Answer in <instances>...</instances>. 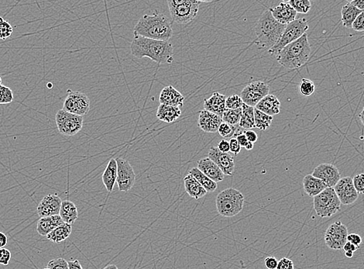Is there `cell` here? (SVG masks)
I'll return each mask as SVG.
<instances>
[{
  "mask_svg": "<svg viewBox=\"0 0 364 269\" xmlns=\"http://www.w3.org/2000/svg\"><path fill=\"white\" fill-rule=\"evenodd\" d=\"M131 50L137 59L149 58L159 64H171L174 61V47L169 41L134 36Z\"/></svg>",
  "mask_w": 364,
  "mask_h": 269,
  "instance_id": "1",
  "label": "cell"
},
{
  "mask_svg": "<svg viewBox=\"0 0 364 269\" xmlns=\"http://www.w3.org/2000/svg\"><path fill=\"white\" fill-rule=\"evenodd\" d=\"M134 36L168 41L173 36L171 22L167 16L155 10L151 15L145 14L139 20L134 27Z\"/></svg>",
  "mask_w": 364,
  "mask_h": 269,
  "instance_id": "2",
  "label": "cell"
},
{
  "mask_svg": "<svg viewBox=\"0 0 364 269\" xmlns=\"http://www.w3.org/2000/svg\"><path fill=\"white\" fill-rule=\"evenodd\" d=\"M286 26L277 22L269 10H266L256 24V44L260 48L271 49L281 38Z\"/></svg>",
  "mask_w": 364,
  "mask_h": 269,
  "instance_id": "3",
  "label": "cell"
},
{
  "mask_svg": "<svg viewBox=\"0 0 364 269\" xmlns=\"http://www.w3.org/2000/svg\"><path fill=\"white\" fill-rule=\"evenodd\" d=\"M310 53L311 47L306 33L298 40L285 46L276 56V59L286 69H298L309 61Z\"/></svg>",
  "mask_w": 364,
  "mask_h": 269,
  "instance_id": "4",
  "label": "cell"
},
{
  "mask_svg": "<svg viewBox=\"0 0 364 269\" xmlns=\"http://www.w3.org/2000/svg\"><path fill=\"white\" fill-rule=\"evenodd\" d=\"M244 196L237 189L228 188L216 196L218 212L225 218H232L239 214L244 208Z\"/></svg>",
  "mask_w": 364,
  "mask_h": 269,
  "instance_id": "5",
  "label": "cell"
},
{
  "mask_svg": "<svg viewBox=\"0 0 364 269\" xmlns=\"http://www.w3.org/2000/svg\"><path fill=\"white\" fill-rule=\"evenodd\" d=\"M202 1L196 0H169V11L174 22L179 24H190L196 18Z\"/></svg>",
  "mask_w": 364,
  "mask_h": 269,
  "instance_id": "6",
  "label": "cell"
},
{
  "mask_svg": "<svg viewBox=\"0 0 364 269\" xmlns=\"http://www.w3.org/2000/svg\"><path fill=\"white\" fill-rule=\"evenodd\" d=\"M341 205L333 188H326L313 199L315 211L322 218H330L337 213L340 211Z\"/></svg>",
  "mask_w": 364,
  "mask_h": 269,
  "instance_id": "7",
  "label": "cell"
},
{
  "mask_svg": "<svg viewBox=\"0 0 364 269\" xmlns=\"http://www.w3.org/2000/svg\"><path fill=\"white\" fill-rule=\"evenodd\" d=\"M309 30V24L306 19L300 18L294 20L286 26L281 38L277 44L268 50L271 56H277L287 44L298 40Z\"/></svg>",
  "mask_w": 364,
  "mask_h": 269,
  "instance_id": "8",
  "label": "cell"
},
{
  "mask_svg": "<svg viewBox=\"0 0 364 269\" xmlns=\"http://www.w3.org/2000/svg\"><path fill=\"white\" fill-rule=\"evenodd\" d=\"M55 121L60 134L72 137L82 131L84 118L82 116L71 114L62 109L56 114Z\"/></svg>",
  "mask_w": 364,
  "mask_h": 269,
  "instance_id": "9",
  "label": "cell"
},
{
  "mask_svg": "<svg viewBox=\"0 0 364 269\" xmlns=\"http://www.w3.org/2000/svg\"><path fill=\"white\" fill-rule=\"evenodd\" d=\"M67 92V97L64 102V111L82 117L88 114L90 111V99L88 95L80 92H73L71 89Z\"/></svg>",
  "mask_w": 364,
  "mask_h": 269,
  "instance_id": "10",
  "label": "cell"
},
{
  "mask_svg": "<svg viewBox=\"0 0 364 269\" xmlns=\"http://www.w3.org/2000/svg\"><path fill=\"white\" fill-rule=\"evenodd\" d=\"M269 92V85L262 81H255L242 89L240 97L246 105L255 107Z\"/></svg>",
  "mask_w": 364,
  "mask_h": 269,
  "instance_id": "11",
  "label": "cell"
},
{
  "mask_svg": "<svg viewBox=\"0 0 364 269\" xmlns=\"http://www.w3.org/2000/svg\"><path fill=\"white\" fill-rule=\"evenodd\" d=\"M117 179L118 189L120 192H129L135 184L136 174L128 160L117 157Z\"/></svg>",
  "mask_w": 364,
  "mask_h": 269,
  "instance_id": "12",
  "label": "cell"
},
{
  "mask_svg": "<svg viewBox=\"0 0 364 269\" xmlns=\"http://www.w3.org/2000/svg\"><path fill=\"white\" fill-rule=\"evenodd\" d=\"M348 229L340 221L331 224L325 234L326 245L333 250H341L347 242Z\"/></svg>",
  "mask_w": 364,
  "mask_h": 269,
  "instance_id": "13",
  "label": "cell"
},
{
  "mask_svg": "<svg viewBox=\"0 0 364 269\" xmlns=\"http://www.w3.org/2000/svg\"><path fill=\"white\" fill-rule=\"evenodd\" d=\"M333 189L342 205L348 206L357 200L359 194L355 189L352 178H342Z\"/></svg>",
  "mask_w": 364,
  "mask_h": 269,
  "instance_id": "14",
  "label": "cell"
},
{
  "mask_svg": "<svg viewBox=\"0 0 364 269\" xmlns=\"http://www.w3.org/2000/svg\"><path fill=\"white\" fill-rule=\"evenodd\" d=\"M313 176L323 181L327 188H334L341 179L338 168L327 163L318 166L313 171Z\"/></svg>",
  "mask_w": 364,
  "mask_h": 269,
  "instance_id": "15",
  "label": "cell"
},
{
  "mask_svg": "<svg viewBox=\"0 0 364 269\" xmlns=\"http://www.w3.org/2000/svg\"><path fill=\"white\" fill-rule=\"evenodd\" d=\"M62 199L55 194H49L40 201L37 208V212L40 218L59 215Z\"/></svg>",
  "mask_w": 364,
  "mask_h": 269,
  "instance_id": "16",
  "label": "cell"
},
{
  "mask_svg": "<svg viewBox=\"0 0 364 269\" xmlns=\"http://www.w3.org/2000/svg\"><path fill=\"white\" fill-rule=\"evenodd\" d=\"M208 157L216 163L225 176H232L235 169L234 158L229 153H222L216 147L209 150Z\"/></svg>",
  "mask_w": 364,
  "mask_h": 269,
  "instance_id": "17",
  "label": "cell"
},
{
  "mask_svg": "<svg viewBox=\"0 0 364 269\" xmlns=\"http://www.w3.org/2000/svg\"><path fill=\"white\" fill-rule=\"evenodd\" d=\"M269 10L277 22L284 25L293 22L297 17V12L287 2L281 3L279 5L269 9Z\"/></svg>",
  "mask_w": 364,
  "mask_h": 269,
  "instance_id": "18",
  "label": "cell"
},
{
  "mask_svg": "<svg viewBox=\"0 0 364 269\" xmlns=\"http://www.w3.org/2000/svg\"><path fill=\"white\" fill-rule=\"evenodd\" d=\"M223 122L222 117L216 114H212L209 111H200L199 114V128L202 131L206 133H216L218 132L219 126Z\"/></svg>",
  "mask_w": 364,
  "mask_h": 269,
  "instance_id": "19",
  "label": "cell"
},
{
  "mask_svg": "<svg viewBox=\"0 0 364 269\" xmlns=\"http://www.w3.org/2000/svg\"><path fill=\"white\" fill-rule=\"evenodd\" d=\"M197 168L205 176L216 183L222 182L225 178V175L219 166L209 157L199 160Z\"/></svg>",
  "mask_w": 364,
  "mask_h": 269,
  "instance_id": "20",
  "label": "cell"
},
{
  "mask_svg": "<svg viewBox=\"0 0 364 269\" xmlns=\"http://www.w3.org/2000/svg\"><path fill=\"white\" fill-rule=\"evenodd\" d=\"M185 97L180 92L169 85L160 92L159 102L163 105H172V106H183Z\"/></svg>",
  "mask_w": 364,
  "mask_h": 269,
  "instance_id": "21",
  "label": "cell"
},
{
  "mask_svg": "<svg viewBox=\"0 0 364 269\" xmlns=\"http://www.w3.org/2000/svg\"><path fill=\"white\" fill-rule=\"evenodd\" d=\"M226 95L214 92L209 99H205L204 110L222 117L226 111Z\"/></svg>",
  "mask_w": 364,
  "mask_h": 269,
  "instance_id": "22",
  "label": "cell"
},
{
  "mask_svg": "<svg viewBox=\"0 0 364 269\" xmlns=\"http://www.w3.org/2000/svg\"><path fill=\"white\" fill-rule=\"evenodd\" d=\"M255 109L261 111L267 115L273 117L279 114L281 111V102L275 95L268 94L258 102V105L255 106Z\"/></svg>",
  "mask_w": 364,
  "mask_h": 269,
  "instance_id": "23",
  "label": "cell"
},
{
  "mask_svg": "<svg viewBox=\"0 0 364 269\" xmlns=\"http://www.w3.org/2000/svg\"><path fill=\"white\" fill-rule=\"evenodd\" d=\"M302 183L305 192L310 197L314 198L327 188L323 181L314 177L313 175H307L305 176Z\"/></svg>",
  "mask_w": 364,
  "mask_h": 269,
  "instance_id": "24",
  "label": "cell"
},
{
  "mask_svg": "<svg viewBox=\"0 0 364 269\" xmlns=\"http://www.w3.org/2000/svg\"><path fill=\"white\" fill-rule=\"evenodd\" d=\"M184 185L186 192L193 199H201L208 193L207 191L202 187L197 179L190 173L185 177Z\"/></svg>",
  "mask_w": 364,
  "mask_h": 269,
  "instance_id": "25",
  "label": "cell"
},
{
  "mask_svg": "<svg viewBox=\"0 0 364 269\" xmlns=\"http://www.w3.org/2000/svg\"><path fill=\"white\" fill-rule=\"evenodd\" d=\"M64 224L59 215L40 218L37 225V231L40 236L47 237L53 230Z\"/></svg>",
  "mask_w": 364,
  "mask_h": 269,
  "instance_id": "26",
  "label": "cell"
},
{
  "mask_svg": "<svg viewBox=\"0 0 364 269\" xmlns=\"http://www.w3.org/2000/svg\"><path fill=\"white\" fill-rule=\"evenodd\" d=\"M181 115L180 107L160 104L157 111V117L163 122L173 123Z\"/></svg>",
  "mask_w": 364,
  "mask_h": 269,
  "instance_id": "27",
  "label": "cell"
},
{
  "mask_svg": "<svg viewBox=\"0 0 364 269\" xmlns=\"http://www.w3.org/2000/svg\"><path fill=\"white\" fill-rule=\"evenodd\" d=\"M102 179L106 190L112 192L117 179V163L115 159H110L102 174Z\"/></svg>",
  "mask_w": 364,
  "mask_h": 269,
  "instance_id": "28",
  "label": "cell"
},
{
  "mask_svg": "<svg viewBox=\"0 0 364 269\" xmlns=\"http://www.w3.org/2000/svg\"><path fill=\"white\" fill-rule=\"evenodd\" d=\"M59 216L66 224H71V225L75 224L79 218V212H78L77 207L75 203H73L72 201H62Z\"/></svg>",
  "mask_w": 364,
  "mask_h": 269,
  "instance_id": "29",
  "label": "cell"
},
{
  "mask_svg": "<svg viewBox=\"0 0 364 269\" xmlns=\"http://www.w3.org/2000/svg\"><path fill=\"white\" fill-rule=\"evenodd\" d=\"M362 12V11L358 10L348 2L346 5L342 7V11H341L342 25L346 28H352V24L354 22L356 17Z\"/></svg>",
  "mask_w": 364,
  "mask_h": 269,
  "instance_id": "30",
  "label": "cell"
},
{
  "mask_svg": "<svg viewBox=\"0 0 364 269\" xmlns=\"http://www.w3.org/2000/svg\"><path fill=\"white\" fill-rule=\"evenodd\" d=\"M72 227L71 224L64 223L58 228L53 230L51 233L47 236V239L54 244H59L62 241H66L70 237L72 234Z\"/></svg>",
  "mask_w": 364,
  "mask_h": 269,
  "instance_id": "31",
  "label": "cell"
},
{
  "mask_svg": "<svg viewBox=\"0 0 364 269\" xmlns=\"http://www.w3.org/2000/svg\"><path fill=\"white\" fill-rule=\"evenodd\" d=\"M254 110L255 107L244 104L242 107V116L239 126L242 128L247 130H251L255 128V121H254Z\"/></svg>",
  "mask_w": 364,
  "mask_h": 269,
  "instance_id": "32",
  "label": "cell"
},
{
  "mask_svg": "<svg viewBox=\"0 0 364 269\" xmlns=\"http://www.w3.org/2000/svg\"><path fill=\"white\" fill-rule=\"evenodd\" d=\"M189 173L197 179L198 182L207 191V192H215L217 189V183L205 176L198 168H193Z\"/></svg>",
  "mask_w": 364,
  "mask_h": 269,
  "instance_id": "33",
  "label": "cell"
},
{
  "mask_svg": "<svg viewBox=\"0 0 364 269\" xmlns=\"http://www.w3.org/2000/svg\"><path fill=\"white\" fill-rule=\"evenodd\" d=\"M254 121H255L256 128L261 131H266L271 127L272 124L273 117L267 115L258 110H254Z\"/></svg>",
  "mask_w": 364,
  "mask_h": 269,
  "instance_id": "34",
  "label": "cell"
},
{
  "mask_svg": "<svg viewBox=\"0 0 364 269\" xmlns=\"http://www.w3.org/2000/svg\"><path fill=\"white\" fill-rule=\"evenodd\" d=\"M241 116H242V108L238 110H227L222 114V119L224 123L229 125L235 126L239 124Z\"/></svg>",
  "mask_w": 364,
  "mask_h": 269,
  "instance_id": "35",
  "label": "cell"
},
{
  "mask_svg": "<svg viewBox=\"0 0 364 269\" xmlns=\"http://www.w3.org/2000/svg\"><path fill=\"white\" fill-rule=\"evenodd\" d=\"M288 3L296 12L306 14L312 8V3L309 0H291Z\"/></svg>",
  "mask_w": 364,
  "mask_h": 269,
  "instance_id": "36",
  "label": "cell"
},
{
  "mask_svg": "<svg viewBox=\"0 0 364 269\" xmlns=\"http://www.w3.org/2000/svg\"><path fill=\"white\" fill-rule=\"evenodd\" d=\"M316 90V86L311 80L308 79H301L299 84V92L304 96H309L313 95Z\"/></svg>",
  "mask_w": 364,
  "mask_h": 269,
  "instance_id": "37",
  "label": "cell"
},
{
  "mask_svg": "<svg viewBox=\"0 0 364 269\" xmlns=\"http://www.w3.org/2000/svg\"><path fill=\"white\" fill-rule=\"evenodd\" d=\"M14 32L12 25L6 21L3 17H0V39L1 40H7L9 37H11Z\"/></svg>",
  "mask_w": 364,
  "mask_h": 269,
  "instance_id": "38",
  "label": "cell"
},
{
  "mask_svg": "<svg viewBox=\"0 0 364 269\" xmlns=\"http://www.w3.org/2000/svg\"><path fill=\"white\" fill-rule=\"evenodd\" d=\"M244 102L241 99L240 95H233L226 97V108L227 110L241 109Z\"/></svg>",
  "mask_w": 364,
  "mask_h": 269,
  "instance_id": "39",
  "label": "cell"
},
{
  "mask_svg": "<svg viewBox=\"0 0 364 269\" xmlns=\"http://www.w3.org/2000/svg\"><path fill=\"white\" fill-rule=\"evenodd\" d=\"M14 101L13 91L5 85H0V104H8Z\"/></svg>",
  "mask_w": 364,
  "mask_h": 269,
  "instance_id": "40",
  "label": "cell"
},
{
  "mask_svg": "<svg viewBox=\"0 0 364 269\" xmlns=\"http://www.w3.org/2000/svg\"><path fill=\"white\" fill-rule=\"evenodd\" d=\"M235 131H236V128L235 126L229 125L224 122L221 124L219 130H218L219 135L224 138H229V137H232L235 134Z\"/></svg>",
  "mask_w": 364,
  "mask_h": 269,
  "instance_id": "41",
  "label": "cell"
},
{
  "mask_svg": "<svg viewBox=\"0 0 364 269\" xmlns=\"http://www.w3.org/2000/svg\"><path fill=\"white\" fill-rule=\"evenodd\" d=\"M47 267L50 269H69V263L62 257L49 261Z\"/></svg>",
  "mask_w": 364,
  "mask_h": 269,
  "instance_id": "42",
  "label": "cell"
},
{
  "mask_svg": "<svg viewBox=\"0 0 364 269\" xmlns=\"http://www.w3.org/2000/svg\"><path fill=\"white\" fill-rule=\"evenodd\" d=\"M352 182L358 194H364V174L356 175Z\"/></svg>",
  "mask_w": 364,
  "mask_h": 269,
  "instance_id": "43",
  "label": "cell"
},
{
  "mask_svg": "<svg viewBox=\"0 0 364 269\" xmlns=\"http://www.w3.org/2000/svg\"><path fill=\"white\" fill-rule=\"evenodd\" d=\"M11 252L7 248H0V264L7 266L11 260Z\"/></svg>",
  "mask_w": 364,
  "mask_h": 269,
  "instance_id": "44",
  "label": "cell"
},
{
  "mask_svg": "<svg viewBox=\"0 0 364 269\" xmlns=\"http://www.w3.org/2000/svg\"><path fill=\"white\" fill-rule=\"evenodd\" d=\"M352 28L356 32L364 31V12L361 13L354 22L352 24Z\"/></svg>",
  "mask_w": 364,
  "mask_h": 269,
  "instance_id": "45",
  "label": "cell"
},
{
  "mask_svg": "<svg viewBox=\"0 0 364 269\" xmlns=\"http://www.w3.org/2000/svg\"><path fill=\"white\" fill-rule=\"evenodd\" d=\"M276 269H294V263L287 257H282L278 261Z\"/></svg>",
  "mask_w": 364,
  "mask_h": 269,
  "instance_id": "46",
  "label": "cell"
},
{
  "mask_svg": "<svg viewBox=\"0 0 364 269\" xmlns=\"http://www.w3.org/2000/svg\"><path fill=\"white\" fill-rule=\"evenodd\" d=\"M229 143V151H230L231 153H232L234 155H238V154H239V152H240L241 148H242V147H241L240 145H239L236 138H231Z\"/></svg>",
  "mask_w": 364,
  "mask_h": 269,
  "instance_id": "47",
  "label": "cell"
},
{
  "mask_svg": "<svg viewBox=\"0 0 364 269\" xmlns=\"http://www.w3.org/2000/svg\"><path fill=\"white\" fill-rule=\"evenodd\" d=\"M347 241L350 242L351 244H354L358 248H359V246L362 244V238L359 234H348L347 236Z\"/></svg>",
  "mask_w": 364,
  "mask_h": 269,
  "instance_id": "48",
  "label": "cell"
},
{
  "mask_svg": "<svg viewBox=\"0 0 364 269\" xmlns=\"http://www.w3.org/2000/svg\"><path fill=\"white\" fill-rule=\"evenodd\" d=\"M277 263H278V260L274 257H267L264 261V264L267 269L277 268Z\"/></svg>",
  "mask_w": 364,
  "mask_h": 269,
  "instance_id": "49",
  "label": "cell"
},
{
  "mask_svg": "<svg viewBox=\"0 0 364 269\" xmlns=\"http://www.w3.org/2000/svg\"><path fill=\"white\" fill-rule=\"evenodd\" d=\"M235 134L236 135V140H237L238 143H239L240 147L246 148V147L248 145L250 142L248 141V138L246 137L245 134L240 132H239V134Z\"/></svg>",
  "mask_w": 364,
  "mask_h": 269,
  "instance_id": "50",
  "label": "cell"
},
{
  "mask_svg": "<svg viewBox=\"0 0 364 269\" xmlns=\"http://www.w3.org/2000/svg\"><path fill=\"white\" fill-rule=\"evenodd\" d=\"M244 134H245V136L247 137V138H248L249 142L254 144V143L258 141V134H256L254 131H251V130H247V131H245V133H244Z\"/></svg>",
  "mask_w": 364,
  "mask_h": 269,
  "instance_id": "51",
  "label": "cell"
},
{
  "mask_svg": "<svg viewBox=\"0 0 364 269\" xmlns=\"http://www.w3.org/2000/svg\"><path fill=\"white\" fill-rule=\"evenodd\" d=\"M217 148L219 151L222 153H228L229 151V143L226 140H222L219 142L217 145Z\"/></svg>",
  "mask_w": 364,
  "mask_h": 269,
  "instance_id": "52",
  "label": "cell"
},
{
  "mask_svg": "<svg viewBox=\"0 0 364 269\" xmlns=\"http://www.w3.org/2000/svg\"><path fill=\"white\" fill-rule=\"evenodd\" d=\"M349 3L358 10L364 12V0H353V1H349Z\"/></svg>",
  "mask_w": 364,
  "mask_h": 269,
  "instance_id": "53",
  "label": "cell"
},
{
  "mask_svg": "<svg viewBox=\"0 0 364 269\" xmlns=\"http://www.w3.org/2000/svg\"><path fill=\"white\" fill-rule=\"evenodd\" d=\"M342 249L344 250V252H346V251L355 252V251L358 249V247H356V245H354V244H351L350 242H348L347 241V242L345 244V245L343 246Z\"/></svg>",
  "mask_w": 364,
  "mask_h": 269,
  "instance_id": "54",
  "label": "cell"
},
{
  "mask_svg": "<svg viewBox=\"0 0 364 269\" xmlns=\"http://www.w3.org/2000/svg\"><path fill=\"white\" fill-rule=\"evenodd\" d=\"M69 263V269H83L82 264L79 262V260H75V261H68Z\"/></svg>",
  "mask_w": 364,
  "mask_h": 269,
  "instance_id": "55",
  "label": "cell"
},
{
  "mask_svg": "<svg viewBox=\"0 0 364 269\" xmlns=\"http://www.w3.org/2000/svg\"><path fill=\"white\" fill-rule=\"evenodd\" d=\"M8 243V238L4 233L0 232V248H4Z\"/></svg>",
  "mask_w": 364,
  "mask_h": 269,
  "instance_id": "56",
  "label": "cell"
},
{
  "mask_svg": "<svg viewBox=\"0 0 364 269\" xmlns=\"http://www.w3.org/2000/svg\"><path fill=\"white\" fill-rule=\"evenodd\" d=\"M359 120H360L361 123H362V125L364 126V107L362 108V111H361L360 114H359Z\"/></svg>",
  "mask_w": 364,
  "mask_h": 269,
  "instance_id": "57",
  "label": "cell"
},
{
  "mask_svg": "<svg viewBox=\"0 0 364 269\" xmlns=\"http://www.w3.org/2000/svg\"><path fill=\"white\" fill-rule=\"evenodd\" d=\"M103 269H118V267H117L116 265H115V264H110V265L106 266V267H104Z\"/></svg>",
  "mask_w": 364,
  "mask_h": 269,
  "instance_id": "58",
  "label": "cell"
},
{
  "mask_svg": "<svg viewBox=\"0 0 364 269\" xmlns=\"http://www.w3.org/2000/svg\"><path fill=\"white\" fill-rule=\"evenodd\" d=\"M345 256H346V257L351 258V257H352V256H353V252H351V251H346V252H345Z\"/></svg>",
  "mask_w": 364,
  "mask_h": 269,
  "instance_id": "59",
  "label": "cell"
},
{
  "mask_svg": "<svg viewBox=\"0 0 364 269\" xmlns=\"http://www.w3.org/2000/svg\"><path fill=\"white\" fill-rule=\"evenodd\" d=\"M2 82H3L2 77H1V75H0V85H2Z\"/></svg>",
  "mask_w": 364,
  "mask_h": 269,
  "instance_id": "60",
  "label": "cell"
},
{
  "mask_svg": "<svg viewBox=\"0 0 364 269\" xmlns=\"http://www.w3.org/2000/svg\"><path fill=\"white\" fill-rule=\"evenodd\" d=\"M44 269H50V268H48V267H45V268H44Z\"/></svg>",
  "mask_w": 364,
  "mask_h": 269,
  "instance_id": "61",
  "label": "cell"
}]
</instances>
